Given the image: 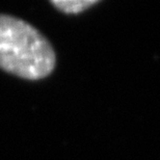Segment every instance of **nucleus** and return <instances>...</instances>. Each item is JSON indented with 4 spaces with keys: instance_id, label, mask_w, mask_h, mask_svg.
I'll list each match as a JSON object with an SVG mask.
<instances>
[{
    "instance_id": "obj_2",
    "label": "nucleus",
    "mask_w": 160,
    "mask_h": 160,
    "mask_svg": "<svg viewBox=\"0 0 160 160\" xmlns=\"http://www.w3.org/2000/svg\"><path fill=\"white\" fill-rule=\"evenodd\" d=\"M97 2L98 1H86V0H83V1H78V0L76 1H59V0H56V1H51V4L54 5L55 8L63 14L75 15L85 11L89 6L96 4Z\"/></svg>"
},
{
    "instance_id": "obj_1",
    "label": "nucleus",
    "mask_w": 160,
    "mask_h": 160,
    "mask_svg": "<svg viewBox=\"0 0 160 160\" xmlns=\"http://www.w3.org/2000/svg\"><path fill=\"white\" fill-rule=\"evenodd\" d=\"M55 66V51L43 33L22 19L0 14V69L36 81L52 74Z\"/></svg>"
}]
</instances>
